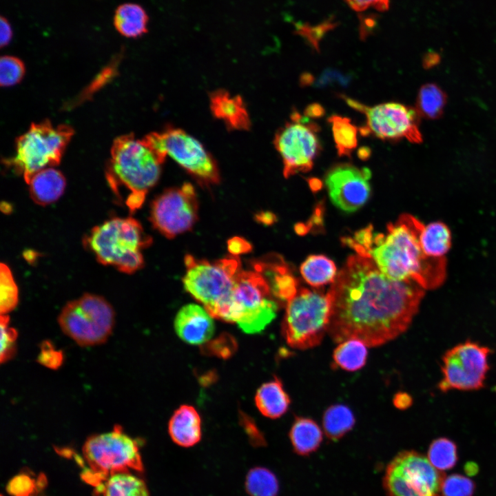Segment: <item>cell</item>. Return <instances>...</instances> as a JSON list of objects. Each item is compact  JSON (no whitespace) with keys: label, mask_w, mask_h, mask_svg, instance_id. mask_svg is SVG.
Here are the masks:
<instances>
[{"label":"cell","mask_w":496,"mask_h":496,"mask_svg":"<svg viewBox=\"0 0 496 496\" xmlns=\"http://www.w3.org/2000/svg\"><path fill=\"white\" fill-rule=\"evenodd\" d=\"M328 293L331 313L327 332L332 340L355 339L371 347L406 331L425 293L413 280L387 278L370 258L358 254L349 257Z\"/></svg>","instance_id":"1"},{"label":"cell","mask_w":496,"mask_h":496,"mask_svg":"<svg viewBox=\"0 0 496 496\" xmlns=\"http://www.w3.org/2000/svg\"><path fill=\"white\" fill-rule=\"evenodd\" d=\"M424 224L413 216L401 215L387 225L386 233L371 225L342 241L358 254L370 258L387 278L413 280L424 289L440 287L446 276V258L425 254L420 240Z\"/></svg>","instance_id":"2"},{"label":"cell","mask_w":496,"mask_h":496,"mask_svg":"<svg viewBox=\"0 0 496 496\" xmlns=\"http://www.w3.org/2000/svg\"><path fill=\"white\" fill-rule=\"evenodd\" d=\"M110 153L105 172L107 181L117 198L121 190L127 191L125 204L134 213L158 182L165 159L132 133L115 138Z\"/></svg>","instance_id":"3"},{"label":"cell","mask_w":496,"mask_h":496,"mask_svg":"<svg viewBox=\"0 0 496 496\" xmlns=\"http://www.w3.org/2000/svg\"><path fill=\"white\" fill-rule=\"evenodd\" d=\"M152 239L134 218H114L93 227L84 243L99 262L121 272L133 273L143 267L141 249Z\"/></svg>","instance_id":"4"},{"label":"cell","mask_w":496,"mask_h":496,"mask_svg":"<svg viewBox=\"0 0 496 496\" xmlns=\"http://www.w3.org/2000/svg\"><path fill=\"white\" fill-rule=\"evenodd\" d=\"M185 289L213 317L227 322L238 273L242 269L236 256L209 262L187 254L185 257Z\"/></svg>","instance_id":"5"},{"label":"cell","mask_w":496,"mask_h":496,"mask_svg":"<svg viewBox=\"0 0 496 496\" xmlns=\"http://www.w3.org/2000/svg\"><path fill=\"white\" fill-rule=\"evenodd\" d=\"M68 125L54 127L50 121L32 123L29 130L16 139L15 153L3 160L6 167L22 175L26 183L38 172L58 165L74 134Z\"/></svg>","instance_id":"6"},{"label":"cell","mask_w":496,"mask_h":496,"mask_svg":"<svg viewBox=\"0 0 496 496\" xmlns=\"http://www.w3.org/2000/svg\"><path fill=\"white\" fill-rule=\"evenodd\" d=\"M83 455L89 467L83 477L95 487L113 474L144 471L137 441L118 425L110 432L89 437L83 446Z\"/></svg>","instance_id":"7"},{"label":"cell","mask_w":496,"mask_h":496,"mask_svg":"<svg viewBox=\"0 0 496 496\" xmlns=\"http://www.w3.org/2000/svg\"><path fill=\"white\" fill-rule=\"evenodd\" d=\"M331 302L328 291L301 288L286 306L282 333L292 348L305 350L320 344L328 331Z\"/></svg>","instance_id":"8"},{"label":"cell","mask_w":496,"mask_h":496,"mask_svg":"<svg viewBox=\"0 0 496 496\" xmlns=\"http://www.w3.org/2000/svg\"><path fill=\"white\" fill-rule=\"evenodd\" d=\"M278 305L265 278L256 271L237 274L227 322L245 333L263 331L276 318Z\"/></svg>","instance_id":"9"},{"label":"cell","mask_w":496,"mask_h":496,"mask_svg":"<svg viewBox=\"0 0 496 496\" xmlns=\"http://www.w3.org/2000/svg\"><path fill=\"white\" fill-rule=\"evenodd\" d=\"M58 322L62 331L79 345H99L111 335L115 312L103 297L85 293L65 305Z\"/></svg>","instance_id":"10"},{"label":"cell","mask_w":496,"mask_h":496,"mask_svg":"<svg viewBox=\"0 0 496 496\" xmlns=\"http://www.w3.org/2000/svg\"><path fill=\"white\" fill-rule=\"evenodd\" d=\"M142 140L163 158L169 156L199 182L211 185L220 181L214 158L201 143L183 130L169 127L149 133Z\"/></svg>","instance_id":"11"},{"label":"cell","mask_w":496,"mask_h":496,"mask_svg":"<svg viewBox=\"0 0 496 496\" xmlns=\"http://www.w3.org/2000/svg\"><path fill=\"white\" fill-rule=\"evenodd\" d=\"M444 477L427 457L404 451L387 466L384 486L389 496H442Z\"/></svg>","instance_id":"12"},{"label":"cell","mask_w":496,"mask_h":496,"mask_svg":"<svg viewBox=\"0 0 496 496\" xmlns=\"http://www.w3.org/2000/svg\"><path fill=\"white\" fill-rule=\"evenodd\" d=\"M340 97L353 109L365 115L366 125L359 129L362 136L373 135L392 141L405 138L413 143L422 141L419 130L420 116L415 109L393 102L369 107L343 94Z\"/></svg>","instance_id":"13"},{"label":"cell","mask_w":496,"mask_h":496,"mask_svg":"<svg viewBox=\"0 0 496 496\" xmlns=\"http://www.w3.org/2000/svg\"><path fill=\"white\" fill-rule=\"evenodd\" d=\"M490 353L488 347L470 340L447 350L442 359L440 391H475L484 387Z\"/></svg>","instance_id":"14"},{"label":"cell","mask_w":496,"mask_h":496,"mask_svg":"<svg viewBox=\"0 0 496 496\" xmlns=\"http://www.w3.org/2000/svg\"><path fill=\"white\" fill-rule=\"evenodd\" d=\"M319 126L293 111L291 121L276 132L273 144L281 156L285 178L310 171L321 145Z\"/></svg>","instance_id":"15"},{"label":"cell","mask_w":496,"mask_h":496,"mask_svg":"<svg viewBox=\"0 0 496 496\" xmlns=\"http://www.w3.org/2000/svg\"><path fill=\"white\" fill-rule=\"evenodd\" d=\"M198 209L194 187L185 183L165 190L153 200L149 220L161 234L173 238L192 228L198 219Z\"/></svg>","instance_id":"16"},{"label":"cell","mask_w":496,"mask_h":496,"mask_svg":"<svg viewBox=\"0 0 496 496\" xmlns=\"http://www.w3.org/2000/svg\"><path fill=\"white\" fill-rule=\"evenodd\" d=\"M369 168L349 163H337L327 172L324 183L331 203L346 213L362 207L371 194Z\"/></svg>","instance_id":"17"},{"label":"cell","mask_w":496,"mask_h":496,"mask_svg":"<svg viewBox=\"0 0 496 496\" xmlns=\"http://www.w3.org/2000/svg\"><path fill=\"white\" fill-rule=\"evenodd\" d=\"M174 329L184 342L194 345L202 344L210 340L214 332L213 317L195 304L183 306L174 320Z\"/></svg>","instance_id":"18"},{"label":"cell","mask_w":496,"mask_h":496,"mask_svg":"<svg viewBox=\"0 0 496 496\" xmlns=\"http://www.w3.org/2000/svg\"><path fill=\"white\" fill-rule=\"evenodd\" d=\"M254 271L266 280L271 293L278 302H287L298 291V283L287 265L277 256L268 257L253 262Z\"/></svg>","instance_id":"19"},{"label":"cell","mask_w":496,"mask_h":496,"mask_svg":"<svg viewBox=\"0 0 496 496\" xmlns=\"http://www.w3.org/2000/svg\"><path fill=\"white\" fill-rule=\"evenodd\" d=\"M213 115L231 130H248L251 120L243 99L223 90L214 91L209 96Z\"/></svg>","instance_id":"20"},{"label":"cell","mask_w":496,"mask_h":496,"mask_svg":"<svg viewBox=\"0 0 496 496\" xmlns=\"http://www.w3.org/2000/svg\"><path fill=\"white\" fill-rule=\"evenodd\" d=\"M168 432L172 441L182 447H192L202 437L201 419L194 407L184 404L177 409L168 424Z\"/></svg>","instance_id":"21"},{"label":"cell","mask_w":496,"mask_h":496,"mask_svg":"<svg viewBox=\"0 0 496 496\" xmlns=\"http://www.w3.org/2000/svg\"><path fill=\"white\" fill-rule=\"evenodd\" d=\"M28 185L33 201L40 205H47L61 196L66 181L60 171L48 167L37 172Z\"/></svg>","instance_id":"22"},{"label":"cell","mask_w":496,"mask_h":496,"mask_svg":"<svg viewBox=\"0 0 496 496\" xmlns=\"http://www.w3.org/2000/svg\"><path fill=\"white\" fill-rule=\"evenodd\" d=\"M291 400L282 382L274 377L262 384L255 395V403L259 411L265 417L276 419L288 410Z\"/></svg>","instance_id":"23"},{"label":"cell","mask_w":496,"mask_h":496,"mask_svg":"<svg viewBox=\"0 0 496 496\" xmlns=\"http://www.w3.org/2000/svg\"><path fill=\"white\" fill-rule=\"evenodd\" d=\"M149 17L139 4L125 3L114 12V25L118 33L127 38H138L147 32Z\"/></svg>","instance_id":"24"},{"label":"cell","mask_w":496,"mask_h":496,"mask_svg":"<svg viewBox=\"0 0 496 496\" xmlns=\"http://www.w3.org/2000/svg\"><path fill=\"white\" fill-rule=\"evenodd\" d=\"M289 438L297 454L308 455L320 446L322 441V432L312 419L298 417L291 428Z\"/></svg>","instance_id":"25"},{"label":"cell","mask_w":496,"mask_h":496,"mask_svg":"<svg viewBox=\"0 0 496 496\" xmlns=\"http://www.w3.org/2000/svg\"><path fill=\"white\" fill-rule=\"evenodd\" d=\"M96 488L102 496H150L145 481L130 472L113 474Z\"/></svg>","instance_id":"26"},{"label":"cell","mask_w":496,"mask_h":496,"mask_svg":"<svg viewBox=\"0 0 496 496\" xmlns=\"http://www.w3.org/2000/svg\"><path fill=\"white\" fill-rule=\"evenodd\" d=\"M451 232L441 221L424 225L420 240L425 254L431 258H444L451 247Z\"/></svg>","instance_id":"27"},{"label":"cell","mask_w":496,"mask_h":496,"mask_svg":"<svg viewBox=\"0 0 496 496\" xmlns=\"http://www.w3.org/2000/svg\"><path fill=\"white\" fill-rule=\"evenodd\" d=\"M447 102L445 92L436 83L422 85L418 92L415 110L420 116L427 119H438L444 114Z\"/></svg>","instance_id":"28"},{"label":"cell","mask_w":496,"mask_h":496,"mask_svg":"<svg viewBox=\"0 0 496 496\" xmlns=\"http://www.w3.org/2000/svg\"><path fill=\"white\" fill-rule=\"evenodd\" d=\"M336 272L334 262L324 255L309 256L300 267L304 280L315 287L333 283L337 276Z\"/></svg>","instance_id":"29"},{"label":"cell","mask_w":496,"mask_h":496,"mask_svg":"<svg viewBox=\"0 0 496 496\" xmlns=\"http://www.w3.org/2000/svg\"><path fill=\"white\" fill-rule=\"evenodd\" d=\"M352 411L346 405L337 404L330 406L324 411L322 426L327 437L337 440L350 431L355 424Z\"/></svg>","instance_id":"30"},{"label":"cell","mask_w":496,"mask_h":496,"mask_svg":"<svg viewBox=\"0 0 496 496\" xmlns=\"http://www.w3.org/2000/svg\"><path fill=\"white\" fill-rule=\"evenodd\" d=\"M366 345L355 339L344 340L334 349L333 359L335 364L347 371L362 369L367 359Z\"/></svg>","instance_id":"31"},{"label":"cell","mask_w":496,"mask_h":496,"mask_svg":"<svg viewBox=\"0 0 496 496\" xmlns=\"http://www.w3.org/2000/svg\"><path fill=\"white\" fill-rule=\"evenodd\" d=\"M245 489L249 496H277L279 483L275 474L269 469L256 466L247 473Z\"/></svg>","instance_id":"32"},{"label":"cell","mask_w":496,"mask_h":496,"mask_svg":"<svg viewBox=\"0 0 496 496\" xmlns=\"http://www.w3.org/2000/svg\"><path fill=\"white\" fill-rule=\"evenodd\" d=\"M328 121L331 124L338 154L349 157L358 145V127L351 123L349 118L338 115H332Z\"/></svg>","instance_id":"33"},{"label":"cell","mask_w":496,"mask_h":496,"mask_svg":"<svg viewBox=\"0 0 496 496\" xmlns=\"http://www.w3.org/2000/svg\"><path fill=\"white\" fill-rule=\"evenodd\" d=\"M122 55V53H120L114 56L76 97L67 104L65 108H74L91 99L94 94L110 83L118 73Z\"/></svg>","instance_id":"34"},{"label":"cell","mask_w":496,"mask_h":496,"mask_svg":"<svg viewBox=\"0 0 496 496\" xmlns=\"http://www.w3.org/2000/svg\"><path fill=\"white\" fill-rule=\"evenodd\" d=\"M427 457L437 470H449L454 467L457 462V446L447 437L437 438L430 444Z\"/></svg>","instance_id":"35"},{"label":"cell","mask_w":496,"mask_h":496,"mask_svg":"<svg viewBox=\"0 0 496 496\" xmlns=\"http://www.w3.org/2000/svg\"><path fill=\"white\" fill-rule=\"evenodd\" d=\"M19 299L18 287L11 270L6 264L0 267V310L1 314H8L13 310Z\"/></svg>","instance_id":"36"},{"label":"cell","mask_w":496,"mask_h":496,"mask_svg":"<svg viewBox=\"0 0 496 496\" xmlns=\"http://www.w3.org/2000/svg\"><path fill=\"white\" fill-rule=\"evenodd\" d=\"M23 61L14 56H2L0 59V84L9 87L19 83L25 74Z\"/></svg>","instance_id":"37"},{"label":"cell","mask_w":496,"mask_h":496,"mask_svg":"<svg viewBox=\"0 0 496 496\" xmlns=\"http://www.w3.org/2000/svg\"><path fill=\"white\" fill-rule=\"evenodd\" d=\"M475 483L469 478L453 474L444 477L442 484V496H472Z\"/></svg>","instance_id":"38"},{"label":"cell","mask_w":496,"mask_h":496,"mask_svg":"<svg viewBox=\"0 0 496 496\" xmlns=\"http://www.w3.org/2000/svg\"><path fill=\"white\" fill-rule=\"evenodd\" d=\"M1 362L9 360L16 351L17 331L9 326L10 318L1 314Z\"/></svg>","instance_id":"39"},{"label":"cell","mask_w":496,"mask_h":496,"mask_svg":"<svg viewBox=\"0 0 496 496\" xmlns=\"http://www.w3.org/2000/svg\"><path fill=\"white\" fill-rule=\"evenodd\" d=\"M351 80V76L333 69H327L319 77L313 81L315 87H324L328 85L347 86Z\"/></svg>","instance_id":"40"},{"label":"cell","mask_w":496,"mask_h":496,"mask_svg":"<svg viewBox=\"0 0 496 496\" xmlns=\"http://www.w3.org/2000/svg\"><path fill=\"white\" fill-rule=\"evenodd\" d=\"M208 346L207 349L209 353L227 358L231 355L236 347V344L230 335H225L211 342Z\"/></svg>","instance_id":"41"},{"label":"cell","mask_w":496,"mask_h":496,"mask_svg":"<svg viewBox=\"0 0 496 496\" xmlns=\"http://www.w3.org/2000/svg\"><path fill=\"white\" fill-rule=\"evenodd\" d=\"M355 11L362 12L369 8L378 11H386L389 9L390 0H344Z\"/></svg>","instance_id":"42"},{"label":"cell","mask_w":496,"mask_h":496,"mask_svg":"<svg viewBox=\"0 0 496 496\" xmlns=\"http://www.w3.org/2000/svg\"><path fill=\"white\" fill-rule=\"evenodd\" d=\"M33 482L27 476L20 475L12 479L8 486V491L16 496H25L31 492Z\"/></svg>","instance_id":"43"},{"label":"cell","mask_w":496,"mask_h":496,"mask_svg":"<svg viewBox=\"0 0 496 496\" xmlns=\"http://www.w3.org/2000/svg\"><path fill=\"white\" fill-rule=\"evenodd\" d=\"M241 420L251 444L254 446H264L266 444L265 439L253 421L243 414Z\"/></svg>","instance_id":"44"},{"label":"cell","mask_w":496,"mask_h":496,"mask_svg":"<svg viewBox=\"0 0 496 496\" xmlns=\"http://www.w3.org/2000/svg\"><path fill=\"white\" fill-rule=\"evenodd\" d=\"M39 362L50 368H56L61 363L62 355L51 346L43 344L41 355L39 356Z\"/></svg>","instance_id":"45"},{"label":"cell","mask_w":496,"mask_h":496,"mask_svg":"<svg viewBox=\"0 0 496 496\" xmlns=\"http://www.w3.org/2000/svg\"><path fill=\"white\" fill-rule=\"evenodd\" d=\"M227 249L233 256L247 254L251 251L252 245L245 238L235 236L227 241Z\"/></svg>","instance_id":"46"},{"label":"cell","mask_w":496,"mask_h":496,"mask_svg":"<svg viewBox=\"0 0 496 496\" xmlns=\"http://www.w3.org/2000/svg\"><path fill=\"white\" fill-rule=\"evenodd\" d=\"M12 38V29L10 22L3 16L0 19V44L1 47L8 45Z\"/></svg>","instance_id":"47"},{"label":"cell","mask_w":496,"mask_h":496,"mask_svg":"<svg viewBox=\"0 0 496 496\" xmlns=\"http://www.w3.org/2000/svg\"><path fill=\"white\" fill-rule=\"evenodd\" d=\"M393 404L397 409H404L412 404V398L406 393H397L393 398Z\"/></svg>","instance_id":"48"},{"label":"cell","mask_w":496,"mask_h":496,"mask_svg":"<svg viewBox=\"0 0 496 496\" xmlns=\"http://www.w3.org/2000/svg\"><path fill=\"white\" fill-rule=\"evenodd\" d=\"M324 114V108L319 104H311L307 107L304 110V114L307 116L318 118L323 116Z\"/></svg>","instance_id":"49"},{"label":"cell","mask_w":496,"mask_h":496,"mask_svg":"<svg viewBox=\"0 0 496 496\" xmlns=\"http://www.w3.org/2000/svg\"><path fill=\"white\" fill-rule=\"evenodd\" d=\"M255 219L264 225H271L276 220V216L269 211H262L255 216Z\"/></svg>","instance_id":"50"},{"label":"cell","mask_w":496,"mask_h":496,"mask_svg":"<svg viewBox=\"0 0 496 496\" xmlns=\"http://www.w3.org/2000/svg\"><path fill=\"white\" fill-rule=\"evenodd\" d=\"M440 60V57L435 53L427 54L423 60V65L425 68H429L435 65Z\"/></svg>","instance_id":"51"},{"label":"cell","mask_w":496,"mask_h":496,"mask_svg":"<svg viewBox=\"0 0 496 496\" xmlns=\"http://www.w3.org/2000/svg\"><path fill=\"white\" fill-rule=\"evenodd\" d=\"M464 471L467 475L472 476L477 473L479 468L476 464L469 462L465 465Z\"/></svg>","instance_id":"52"},{"label":"cell","mask_w":496,"mask_h":496,"mask_svg":"<svg viewBox=\"0 0 496 496\" xmlns=\"http://www.w3.org/2000/svg\"><path fill=\"white\" fill-rule=\"evenodd\" d=\"M371 154L370 149L368 147H362L358 151V156L362 160H366L369 158Z\"/></svg>","instance_id":"53"},{"label":"cell","mask_w":496,"mask_h":496,"mask_svg":"<svg viewBox=\"0 0 496 496\" xmlns=\"http://www.w3.org/2000/svg\"><path fill=\"white\" fill-rule=\"evenodd\" d=\"M1 496H3V495H1Z\"/></svg>","instance_id":"54"}]
</instances>
